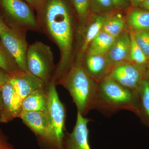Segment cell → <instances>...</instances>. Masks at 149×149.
<instances>
[{
  "label": "cell",
  "mask_w": 149,
  "mask_h": 149,
  "mask_svg": "<svg viewBox=\"0 0 149 149\" xmlns=\"http://www.w3.org/2000/svg\"><path fill=\"white\" fill-rule=\"evenodd\" d=\"M39 32L57 46L60 59L51 82L59 85L75 61L79 23L70 0H45L37 11Z\"/></svg>",
  "instance_id": "cell-1"
},
{
  "label": "cell",
  "mask_w": 149,
  "mask_h": 149,
  "mask_svg": "<svg viewBox=\"0 0 149 149\" xmlns=\"http://www.w3.org/2000/svg\"><path fill=\"white\" fill-rule=\"evenodd\" d=\"M68 91L77 107V112L83 116L94 109L98 83L88 74L82 60L77 58L60 83Z\"/></svg>",
  "instance_id": "cell-2"
},
{
  "label": "cell",
  "mask_w": 149,
  "mask_h": 149,
  "mask_svg": "<svg viewBox=\"0 0 149 149\" xmlns=\"http://www.w3.org/2000/svg\"><path fill=\"white\" fill-rule=\"evenodd\" d=\"M94 109L106 116L111 115L122 110L136 111V92L124 88L107 77L98 83Z\"/></svg>",
  "instance_id": "cell-3"
},
{
  "label": "cell",
  "mask_w": 149,
  "mask_h": 149,
  "mask_svg": "<svg viewBox=\"0 0 149 149\" xmlns=\"http://www.w3.org/2000/svg\"><path fill=\"white\" fill-rule=\"evenodd\" d=\"M56 85L51 82L46 87L48 129L46 141L56 149H63L66 112L64 106L59 98Z\"/></svg>",
  "instance_id": "cell-4"
},
{
  "label": "cell",
  "mask_w": 149,
  "mask_h": 149,
  "mask_svg": "<svg viewBox=\"0 0 149 149\" xmlns=\"http://www.w3.org/2000/svg\"><path fill=\"white\" fill-rule=\"evenodd\" d=\"M0 10L8 26L39 32L34 10L24 0H0Z\"/></svg>",
  "instance_id": "cell-5"
},
{
  "label": "cell",
  "mask_w": 149,
  "mask_h": 149,
  "mask_svg": "<svg viewBox=\"0 0 149 149\" xmlns=\"http://www.w3.org/2000/svg\"><path fill=\"white\" fill-rule=\"evenodd\" d=\"M26 61L29 72L46 84L52 81L56 65L53 53L49 46L37 41L29 45Z\"/></svg>",
  "instance_id": "cell-6"
},
{
  "label": "cell",
  "mask_w": 149,
  "mask_h": 149,
  "mask_svg": "<svg viewBox=\"0 0 149 149\" xmlns=\"http://www.w3.org/2000/svg\"><path fill=\"white\" fill-rule=\"evenodd\" d=\"M23 29L7 26L0 33V41L22 71L29 72L27 67L26 55L29 45Z\"/></svg>",
  "instance_id": "cell-7"
},
{
  "label": "cell",
  "mask_w": 149,
  "mask_h": 149,
  "mask_svg": "<svg viewBox=\"0 0 149 149\" xmlns=\"http://www.w3.org/2000/svg\"><path fill=\"white\" fill-rule=\"evenodd\" d=\"M146 74L144 65L126 62L115 66L108 77L124 88L136 92L145 79Z\"/></svg>",
  "instance_id": "cell-8"
},
{
  "label": "cell",
  "mask_w": 149,
  "mask_h": 149,
  "mask_svg": "<svg viewBox=\"0 0 149 149\" xmlns=\"http://www.w3.org/2000/svg\"><path fill=\"white\" fill-rule=\"evenodd\" d=\"M3 104L0 110V123H7L18 117L22 111V100L10 81L0 88Z\"/></svg>",
  "instance_id": "cell-9"
},
{
  "label": "cell",
  "mask_w": 149,
  "mask_h": 149,
  "mask_svg": "<svg viewBox=\"0 0 149 149\" xmlns=\"http://www.w3.org/2000/svg\"><path fill=\"white\" fill-rule=\"evenodd\" d=\"M91 119L77 112V120L73 130L70 133H65L63 149H91L89 143L88 125Z\"/></svg>",
  "instance_id": "cell-10"
},
{
  "label": "cell",
  "mask_w": 149,
  "mask_h": 149,
  "mask_svg": "<svg viewBox=\"0 0 149 149\" xmlns=\"http://www.w3.org/2000/svg\"><path fill=\"white\" fill-rule=\"evenodd\" d=\"M88 74L99 83L109 75L114 66L105 54H85L81 58Z\"/></svg>",
  "instance_id": "cell-11"
},
{
  "label": "cell",
  "mask_w": 149,
  "mask_h": 149,
  "mask_svg": "<svg viewBox=\"0 0 149 149\" xmlns=\"http://www.w3.org/2000/svg\"><path fill=\"white\" fill-rule=\"evenodd\" d=\"M10 82L22 101L33 91L46 88L47 85L31 72L24 71L10 76Z\"/></svg>",
  "instance_id": "cell-12"
},
{
  "label": "cell",
  "mask_w": 149,
  "mask_h": 149,
  "mask_svg": "<svg viewBox=\"0 0 149 149\" xmlns=\"http://www.w3.org/2000/svg\"><path fill=\"white\" fill-rule=\"evenodd\" d=\"M131 39L130 32L123 31L118 36L106 54L113 66L129 61Z\"/></svg>",
  "instance_id": "cell-13"
},
{
  "label": "cell",
  "mask_w": 149,
  "mask_h": 149,
  "mask_svg": "<svg viewBox=\"0 0 149 149\" xmlns=\"http://www.w3.org/2000/svg\"><path fill=\"white\" fill-rule=\"evenodd\" d=\"M18 118L34 133L46 141L48 121L47 110L44 111H22Z\"/></svg>",
  "instance_id": "cell-14"
},
{
  "label": "cell",
  "mask_w": 149,
  "mask_h": 149,
  "mask_svg": "<svg viewBox=\"0 0 149 149\" xmlns=\"http://www.w3.org/2000/svg\"><path fill=\"white\" fill-rule=\"evenodd\" d=\"M47 107L46 87L37 89L27 95L22 100V111H44L47 110Z\"/></svg>",
  "instance_id": "cell-15"
},
{
  "label": "cell",
  "mask_w": 149,
  "mask_h": 149,
  "mask_svg": "<svg viewBox=\"0 0 149 149\" xmlns=\"http://www.w3.org/2000/svg\"><path fill=\"white\" fill-rule=\"evenodd\" d=\"M126 21L133 32L149 30V11L133 7L128 12Z\"/></svg>",
  "instance_id": "cell-16"
},
{
  "label": "cell",
  "mask_w": 149,
  "mask_h": 149,
  "mask_svg": "<svg viewBox=\"0 0 149 149\" xmlns=\"http://www.w3.org/2000/svg\"><path fill=\"white\" fill-rule=\"evenodd\" d=\"M116 38L103 31H101L89 45L85 55L105 54Z\"/></svg>",
  "instance_id": "cell-17"
},
{
  "label": "cell",
  "mask_w": 149,
  "mask_h": 149,
  "mask_svg": "<svg viewBox=\"0 0 149 149\" xmlns=\"http://www.w3.org/2000/svg\"><path fill=\"white\" fill-rule=\"evenodd\" d=\"M125 20L120 15L109 17L104 23L102 31L116 38L124 31Z\"/></svg>",
  "instance_id": "cell-18"
},
{
  "label": "cell",
  "mask_w": 149,
  "mask_h": 149,
  "mask_svg": "<svg viewBox=\"0 0 149 149\" xmlns=\"http://www.w3.org/2000/svg\"><path fill=\"white\" fill-rule=\"evenodd\" d=\"M0 68L10 76L17 74L22 70L19 68L8 52L0 41Z\"/></svg>",
  "instance_id": "cell-19"
},
{
  "label": "cell",
  "mask_w": 149,
  "mask_h": 149,
  "mask_svg": "<svg viewBox=\"0 0 149 149\" xmlns=\"http://www.w3.org/2000/svg\"><path fill=\"white\" fill-rule=\"evenodd\" d=\"M137 98L140 99L141 108L149 120V80L145 78L136 91Z\"/></svg>",
  "instance_id": "cell-20"
},
{
  "label": "cell",
  "mask_w": 149,
  "mask_h": 149,
  "mask_svg": "<svg viewBox=\"0 0 149 149\" xmlns=\"http://www.w3.org/2000/svg\"><path fill=\"white\" fill-rule=\"evenodd\" d=\"M79 25H83L87 21L90 16L91 11V0H70Z\"/></svg>",
  "instance_id": "cell-21"
},
{
  "label": "cell",
  "mask_w": 149,
  "mask_h": 149,
  "mask_svg": "<svg viewBox=\"0 0 149 149\" xmlns=\"http://www.w3.org/2000/svg\"><path fill=\"white\" fill-rule=\"evenodd\" d=\"M130 33L131 45L129 62L139 65H144L148 61L136 42L134 32L131 30Z\"/></svg>",
  "instance_id": "cell-22"
},
{
  "label": "cell",
  "mask_w": 149,
  "mask_h": 149,
  "mask_svg": "<svg viewBox=\"0 0 149 149\" xmlns=\"http://www.w3.org/2000/svg\"><path fill=\"white\" fill-rule=\"evenodd\" d=\"M91 11L100 14H107L115 9L111 0H91Z\"/></svg>",
  "instance_id": "cell-23"
},
{
  "label": "cell",
  "mask_w": 149,
  "mask_h": 149,
  "mask_svg": "<svg viewBox=\"0 0 149 149\" xmlns=\"http://www.w3.org/2000/svg\"><path fill=\"white\" fill-rule=\"evenodd\" d=\"M136 42L149 61V30L134 32Z\"/></svg>",
  "instance_id": "cell-24"
},
{
  "label": "cell",
  "mask_w": 149,
  "mask_h": 149,
  "mask_svg": "<svg viewBox=\"0 0 149 149\" xmlns=\"http://www.w3.org/2000/svg\"><path fill=\"white\" fill-rule=\"evenodd\" d=\"M115 9L125 10L130 6L129 0H111Z\"/></svg>",
  "instance_id": "cell-25"
},
{
  "label": "cell",
  "mask_w": 149,
  "mask_h": 149,
  "mask_svg": "<svg viewBox=\"0 0 149 149\" xmlns=\"http://www.w3.org/2000/svg\"><path fill=\"white\" fill-rule=\"evenodd\" d=\"M0 149H14L12 145L8 141L5 135L0 129Z\"/></svg>",
  "instance_id": "cell-26"
},
{
  "label": "cell",
  "mask_w": 149,
  "mask_h": 149,
  "mask_svg": "<svg viewBox=\"0 0 149 149\" xmlns=\"http://www.w3.org/2000/svg\"><path fill=\"white\" fill-rule=\"evenodd\" d=\"M10 75L0 68V88L10 81Z\"/></svg>",
  "instance_id": "cell-27"
},
{
  "label": "cell",
  "mask_w": 149,
  "mask_h": 149,
  "mask_svg": "<svg viewBox=\"0 0 149 149\" xmlns=\"http://www.w3.org/2000/svg\"><path fill=\"white\" fill-rule=\"evenodd\" d=\"M29 6L36 11L41 7L45 0H24Z\"/></svg>",
  "instance_id": "cell-28"
},
{
  "label": "cell",
  "mask_w": 149,
  "mask_h": 149,
  "mask_svg": "<svg viewBox=\"0 0 149 149\" xmlns=\"http://www.w3.org/2000/svg\"><path fill=\"white\" fill-rule=\"evenodd\" d=\"M1 10H0V33L7 27Z\"/></svg>",
  "instance_id": "cell-29"
},
{
  "label": "cell",
  "mask_w": 149,
  "mask_h": 149,
  "mask_svg": "<svg viewBox=\"0 0 149 149\" xmlns=\"http://www.w3.org/2000/svg\"><path fill=\"white\" fill-rule=\"evenodd\" d=\"M145 1L146 0H129L130 4L133 6V7H138Z\"/></svg>",
  "instance_id": "cell-30"
},
{
  "label": "cell",
  "mask_w": 149,
  "mask_h": 149,
  "mask_svg": "<svg viewBox=\"0 0 149 149\" xmlns=\"http://www.w3.org/2000/svg\"><path fill=\"white\" fill-rule=\"evenodd\" d=\"M138 7L149 11V0H146L145 1L142 3Z\"/></svg>",
  "instance_id": "cell-31"
},
{
  "label": "cell",
  "mask_w": 149,
  "mask_h": 149,
  "mask_svg": "<svg viewBox=\"0 0 149 149\" xmlns=\"http://www.w3.org/2000/svg\"><path fill=\"white\" fill-rule=\"evenodd\" d=\"M3 104V99L2 96V93L1 92V90H0V110L1 109L2 107Z\"/></svg>",
  "instance_id": "cell-32"
}]
</instances>
